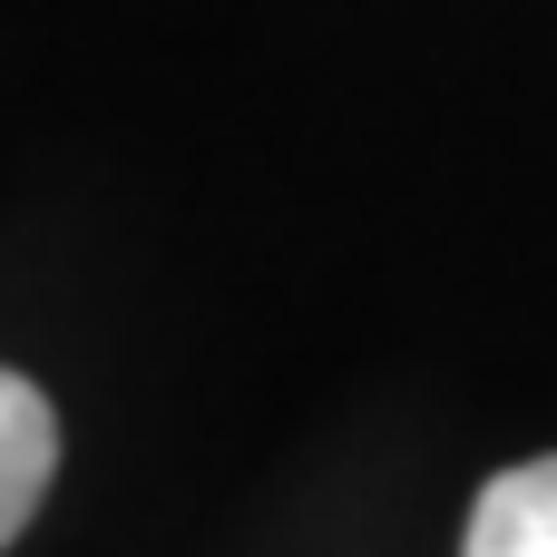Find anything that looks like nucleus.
Listing matches in <instances>:
<instances>
[{
    "mask_svg": "<svg viewBox=\"0 0 557 557\" xmlns=\"http://www.w3.org/2000/svg\"><path fill=\"white\" fill-rule=\"evenodd\" d=\"M49 480H59V411L39 401V382L0 362V548L39 519Z\"/></svg>",
    "mask_w": 557,
    "mask_h": 557,
    "instance_id": "1",
    "label": "nucleus"
},
{
    "mask_svg": "<svg viewBox=\"0 0 557 557\" xmlns=\"http://www.w3.org/2000/svg\"><path fill=\"white\" fill-rule=\"evenodd\" d=\"M460 557H557V450L499 470V480L470 499V539H460Z\"/></svg>",
    "mask_w": 557,
    "mask_h": 557,
    "instance_id": "2",
    "label": "nucleus"
}]
</instances>
